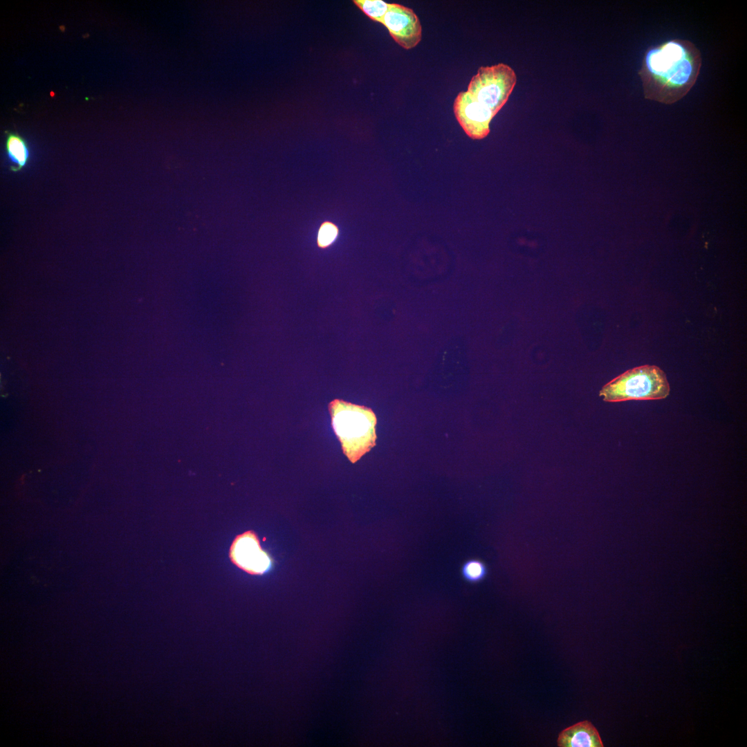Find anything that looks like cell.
I'll return each mask as SVG.
<instances>
[{
  "mask_svg": "<svg viewBox=\"0 0 747 747\" xmlns=\"http://www.w3.org/2000/svg\"><path fill=\"white\" fill-rule=\"evenodd\" d=\"M702 59L690 41L674 39L649 47L638 75L646 99L672 104L685 97L699 75Z\"/></svg>",
  "mask_w": 747,
  "mask_h": 747,
  "instance_id": "obj_1",
  "label": "cell"
},
{
  "mask_svg": "<svg viewBox=\"0 0 747 747\" xmlns=\"http://www.w3.org/2000/svg\"><path fill=\"white\" fill-rule=\"evenodd\" d=\"M333 431L343 453L356 463L375 445L376 416L371 409L340 399L329 404Z\"/></svg>",
  "mask_w": 747,
  "mask_h": 747,
  "instance_id": "obj_2",
  "label": "cell"
},
{
  "mask_svg": "<svg viewBox=\"0 0 747 747\" xmlns=\"http://www.w3.org/2000/svg\"><path fill=\"white\" fill-rule=\"evenodd\" d=\"M670 387L665 372L656 365L630 369L616 377L600 391L604 401L661 400L667 398Z\"/></svg>",
  "mask_w": 747,
  "mask_h": 747,
  "instance_id": "obj_3",
  "label": "cell"
},
{
  "mask_svg": "<svg viewBox=\"0 0 747 747\" xmlns=\"http://www.w3.org/2000/svg\"><path fill=\"white\" fill-rule=\"evenodd\" d=\"M516 82L514 70L499 63L480 67L470 80L467 91L496 115L507 102Z\"/></svg>",
  "mask_w": 747,
  "mask_h": 747,
  "instance_id": "obj_4",
  "label": "cell"
},
{
  "mask_svg": "<svg viewBox=\"0 0 747 747\" xmlns=\"http://www.w3.org/2000/svg\"><path fill=\"white\" fill-rule=\"evenodd\" d=\"M453 110L458 122L470 138L480 140L488 135L490 122L495 114L469 92L459 93Z\"/></svg>",
  "mask_w": 747,
  "mask_h": 747,
  "instance_id": "obj_5",
  "label": "cell"
},
{
  "mask_svg": "<svg viewBox=\"0 0 747 747\" xmlns=\"http://www.w3.org/2000/svg\"><path fill=\"white\" fill-rule=\"evenodd\" d=\"M381 24L387 28L393 39L405 49L416 47L421 40V24L412 8L389 3Z\"/></svg>",
  "mask_w": 747,
  "mask_h": 747,
  "instance_id": "obj_6",
  "label": "cell"
},
{
  "mask_svg": "<svg viewBox=\"0 0 747 747\" xmlns=\"http://www.w3.org/2000/svg\"><path fill=\"white\" fill-rule=\"evenodd\" d=\"M230 557L238 567L253 575L262 574L271 564L270 557L262 550L257 536L252 531L235 538L230 548Z\"/></svg>",
  "mask_w": 747,
  "mask_h": 747,
  "instance_id": "obj_7",
  "label": "cell"
},
{
  "mask_svg": "<svg viewBox=\"0 0 747 747\" xmlns=\"http://www.w3.org/2000/svg\"><path fill=\"white\" fill-rule=\"evenodd\" d=\"M560 747H602L596 728L588 721L573 725L560 732L557 739Z\"/></svg>",
  "mask_w": 747,
  "mask_h": 747,
  "instance_id": "obj_8",
  "label": "cell"
},
{
  "mask_svg": "<svg viewBox=\"0 0 747 747\" xmlns=\"http://www.w3.org/2000/svg\"><path fill=\"white\" fill-rule=\"evenodd\" d=\"M5 150L10 161V170L20 172L28 163L29 147L26 140L17 133L6 131Z\"/></svg>",
  "mask_w": 747,
  "mask_h": 747,
  "instance_id": "obj_9",
  "label": "cell"
},
{
  "mask_svg": "<svg viewBox=\"0 0 747 747\" xmlns=\"http://www.w3.org/2000/svg\"><path fill=\"white\" fill-rule=\"evenodd\" d=\"M340 234V229L335 223L326 220L319 226L316 244L318 248L326 250L330 248L337 241Z\"/></svg>",
  "mask_w": 747,
  "mask_h": 747,
  "instance_id": "obj_10",
  "label": "cell"
},
{
  "mask_svg": "<svg viewBox=\"0 0 747 747\" xmlns=\"http://www.w3.org/2000/svg\"><path fill=\"white\" fill-rule=\"evenodd\" d=\"M353 3L371 20L381 23L389 3L382 0H354Z\"/></svg>",
  "mask_w": 747,
  "mask_h": 747,
  "instance_id": "obj_11",
  "label": "cell"
},
{
  "mask_svg": "<svg viewBox=\"0 0 747 747\" xmlns=\"http://www.w3.org/2000/svg\"><path fill=\"white\" fill-rule=\"evenodd\" d=\"M488 569L482 561L471 559L465 561L461 567V575L468 582L477 583L483 580L487 575Z\"/></svg>",
  "mask_w": 747,
  "mask_h": 747,
  "instance_id": "obj_12",
  "label": "cell"
}]
</instances>
